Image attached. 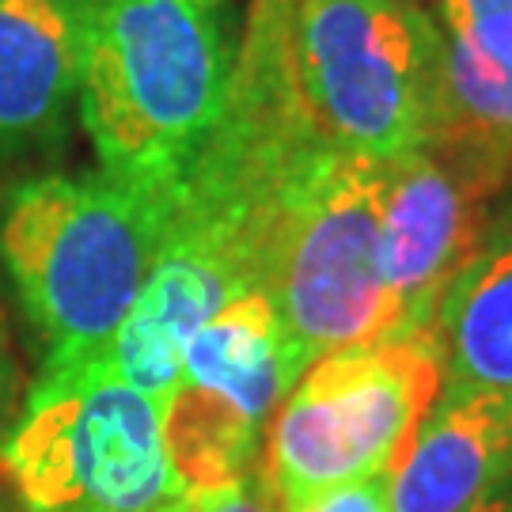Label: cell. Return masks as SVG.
<instances>
[{"label":"cell","instance_id":"1","mask_svg":"<svg viewBox=\"0 0 512 512\" xmlns=\"http://www.w3.org/2000/svg\"><path fill=\"white\" fill-rule=\"evenodd\" d=\"M232 57L198 0H80V122L99 171L175 205L217 129Z\"/></svg>","mask_w":512,"mask_h":512},{"label":"cell","instance_id":"2","mask_svg":"<svg viewBox=\"0 0 512 512\" xmlns=\"http://www.w3.org/2000/svg\"><path fill=\"white\" fill-rule=\"evenodd\" d=\"M164 202L103 171H42L0 205V266L46 361H88L126 323L167 228Z\"/></svg>","mask_w":512,"mask_h":512},{"label":"cell","instance_id":"3","mask_svg":"<svg viewBox=\"0 0 512 512\" xmlns=\"http://www.w3.org/2000/svg\"><path fill=\"white\" fill-rule=\"evenodd\" d=\"M289 54L300 99L330 145L391 164L444 126V50L410 0H296Z\"/></svg>","mask_w":512,"mask_h":512},{"label":"cell","instance_id":"4","mask_svg":"<svg viewBox=\"0 0 512 512\" xmlns=\"http://www.w3.org/2000/svg\"><path fill=\"white\" fill-rule=\"evenodd\" d=\"M433 334L330 349L266 429V486L277 512H311L330 494L384 478L440 399Z\"/></svg>","mask_w":512,"mask_h":512},{"label":"cell","instance_id":"5","mask_svg":"<svg viewBox=\"0 0 512 512\" xmlns=\"http://www.w3.org/2000/svg\"><path fill=\"white\" fill-rule=\"evenodd\" d=\"M0 471L31 512H171L183 497L160 403L92 365L42 368Z\"/></svg>","mask_w":512,"mask_h":512},{"label":"cell","instance_id":"6","mask_svg":"<svg viewBox=\"0 0 512 512\" xmlns=\"http://www.w3.org/2000/svg\"><path fill=\"white\" fill-rule=\"evenodd\" d=\"M384 164L319 141L296 167L266 247L262 285L311 357L391 338L380 285Z\"/></svg>","mask_w":512,"mask_h":512},{"label":"cell","instance_id":"7","mask_svg":"<svg viewBox=\"0 0 512 512\" xmlns=\"http://www.w3.org/2000/svg\"><path fill=\"white\" fill-rule=\"evenodd\" d=\"M311 361L258 289L224 304L186 342L175 387L160 406L164 448L183 494L258 471L277 406Z\"/></svg>","mask_w":512,"mask_h":512},{"label":"cell","instance_id":"8","mask_svg":"<svg viewBox=\"0 0 512 512\" xmlns=\"http://www.w3.org/2000/svg\"><path fill=\"white\" fill-rule=\"evenodd\" d=\"M509 179L505 160L444 129L429 145L384 164L380 285L391 338L429 334L440 300L478 251L494 198Z\"/></svg>","mask_w":512,"mask_h":512},{"label":"cell","instance_id":"9","mask_svg":"<svg viewBox=\"0 0 512 512\" xmlns=\"http://www.w3.org/2000/svg\"><path fill=\"white\" fill-rule=\"evenodd\" d=\"M80 99V0H0V164L65 141Z\"/></svg>","mask_w":512,"mask_h":512},{"label":"cell","instance_id":"10","mask_svg":"<svg viewBox=\"0 0 512 512\" xmlns=\"http://www.w3.org/2000/svg\"><path fill=\"white\" fill-rule=\"evenodd\" d=\"M512 482V395H440L387 475V512H467Z\"/></svg>","mask_w":512,"mask_h":512},{"label":"cell","instance_id":"11","mask_svg":"<svg viewBox=\"0 0 512 512\" xmlns=\"http://www.w3.org/2000/svg\"><path fill=\"white\" fill-rule=\"evenodd\" d=\"M440 395H512V202L494 209L471 262L433 315Z\"/></svg>","mask_w":512,"mask_h":512},{"label":"cell","instance_id":"12","mask_svg":"<svg viewBox=\"0 0 512 512\" xmlns=\"http://www.w3.org/2000/svg\"><path fill=\"white\" fill-rule=\"evenodd\" d=\"M444 50V133L512 167V0H433Z\"/></svg>","mask_w":512,"mask_h":512},{"label":"cell","instance_id":"13","mask_svg":"<svg viewBox=\"0 0 512 512\" xmlns=\"http://www.w3.org/2000/svg\"><path fill=\"white\" fill-rule=\"evenodd\" d=\"M171 512H277V501L266 486L262 467L239 482L213 486V490H190L175 501Z\"/></svg>","mask_w":512,"mask_h":512},{"label":"cell","instance_id":"14","mask_svg":"<svg viewBox=\"0 0 512 512\" xmlns=\"http://www.w3.org/2000/svg\"><path fill=\"white\" fill-rule=\"evenodd\" d=\"M311 512H387V475L346 486V490L330 494L327 501H319Z\"/></svg>","mask_w":512,"mask_h":512},{"label":"cell","instance_id":"15","mask_svg":"<svg viewBox=\"0 0 512 512\" xmlns=\"http://www.w3.org/2000/svg\"><path fill=\"white\" fill-rule=\"evenodd\" d=\"M8 399H12V368H8V357H4V346H0V429H4V418H8Z\"/></svg>","mask_w":512,"mask_h":512},{"label":"cell","instance_id":"16","mask_svg":"<svg viewBox=\"0 0 512 512\" xmlns=\"http://www.w3.org/2000/svg\"><path fill=\"white\" fill-rule=\"evenodd\" d=\"M467 512H512V490L505 486V490L490 494L486 501H478L475 509H467Z\"/></svg>","mask_w":512,"mask_h":512},{"label":"cell","instance_id":"17","mask_svg":"<svg viewBox=\"0 0 512 512\" xmlns=\"http://www.w3.org/2000/svg\"><path fill=\"white\" fill-rule=\"evenodd\" d=\"M410 4H421V8H429V4H433V0H410Z\"/></svg>","mask_w":512,"mask_h":512},{"label":"cell","instance_id":"18","mask_svg":"<svg viewBox=\"0 0 512 512\" xmlns=\"http://www.w3.org/2000/svg\"><path fill=\"white\" fill-rule=\"evenodd\" d=\"M198 4H217V0H198Z\"/></svg>","mask_w":512,"mask_h":512}]
</instances>
